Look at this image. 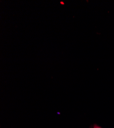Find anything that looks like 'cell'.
<instances>
[{
    "label": "cell",
    "mask_w": 114,
    "mask_h": 128,
    "mask_svg": "<svg viewBox=\"0 0 114 128\" xmlns=\"http://www.w3.org/2000/svg\"><path fill=\"white\" fill-rule=\"evenodd\" d=\"M60 3H61V4H64V3L63 2H60Z\"/></svg>",
    "instance_id": "2"
},
{
    "label": "cell",
    "mask_w": 114,
    "mask_h": 128,
    "mask_svg": "<svg viewBox=\"0 0 114 128\" xmlns=\"http://www.w3.org/2000/svg\"><path fill=\"white\" fill-rule=\"evenodd\" d=\"M94 128H101L99 127V126H97V125H95L94 126Z\"/></svg>",
    "instance_id": "1"
}]
</instances>
